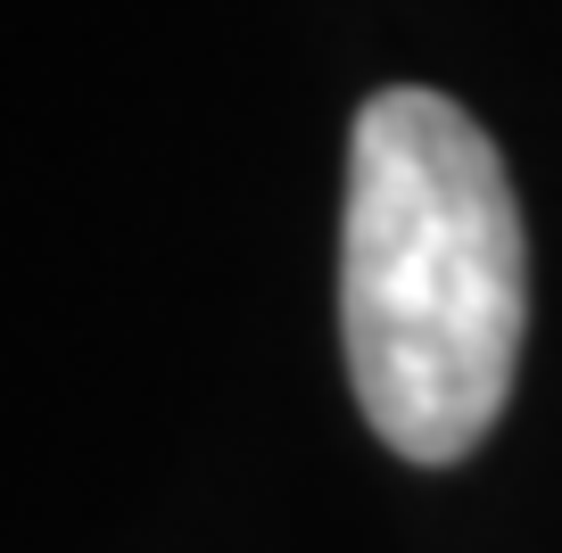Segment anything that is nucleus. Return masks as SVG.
<instances>
[{"label":"nucleus","mask_w":562,"mask_h":553,"mask_svg":"<svg viewBox=\"0 0 562 553\" xmlns=\"http://www.w3.org/2000/svg\"><path fill=\"white\" fill-rule=\"evenodd\" d=\"M529 323V248L496 140L447 91L356 108L339 215V347L372 438L447 471L496 430Z\"/></svg>","instance_id":"1"}]
</instances>
